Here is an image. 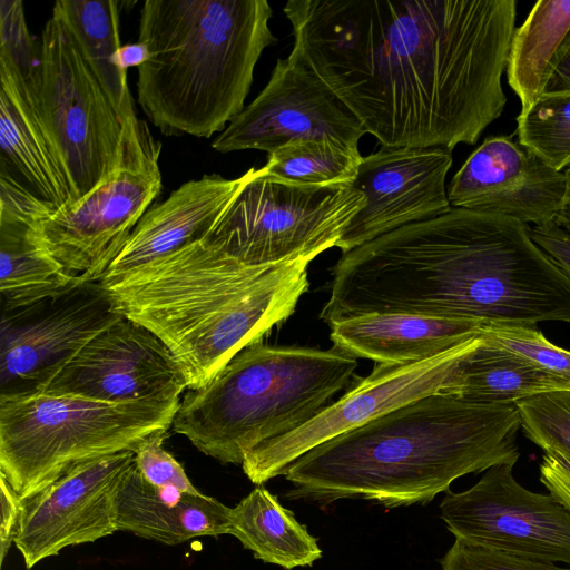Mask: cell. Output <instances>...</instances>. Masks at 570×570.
<instances>
[{"label":"cell","mask_w":570,"mask_h":570,"mask_svg":"<svg viewBox=\"0 0 570 570\" xmlns=\"http://www.w3.org/2000/svg\"><path fill=\"white\" fill-rule=\"evenodd\" d=\"M161 186L159 161L120 168L82 198L40 216V240L69 273L100 281Z\"/></svg>","instance_id":"4fadbf2b"},{"label":"cell","mask_w":570,"mask_h":570,"mask_svg":"<svg viewBox=\"0 0 570 570\" xmlns=\"http://www.w3.org/2000/svg\"><path fill=\"white\" fill-rule=\"evenodd\" d=\"M517 124L521 146L558 171L570 166V91L543 92Z\"/></svg>","instance_id":"f1b7e54d"},{"label":"cell","mask_w":570,"mask_h":570,"mask_svg":"<svg viewBox=\"0 0 570 570\" xmlns=\"http://www.w3.org/2000/svg\"><path fill=\"white\" fill-rule=\"evenodd\" d=\"M230 511L202 492L155 488L142 479L135 463L125 473L116 497L118 531L168 546L230 534Z\"/></svg>","instance_id":"603a6c76"},{"label":"cell","mask_w":570,"mask_h":570,"mask_svg":"<svg viewBox=\"0 0 570 570\" xmlns=\"http://www.w3.org/2000/svg\"><path fill=\"white\" fill-rule=\"evenodd\" d=\"M309 67L384 147L475 144L507 105L515 0H289Z\"/></svg>","instance_id":"6da1fadb"},{"label":"cell","mask_w":570,"mask_h":570,"mask_svg":"<svg viewBox=\"0 0 570 570\" xmlns=\"http://www.w3.org/2000/svg\"><path fill=\"white\" fill-rule=\"evenodd\" d=\"M520 429L515 404L436 392L304 453L282 473L292 484L286 495L321 505L428 503L463 475L515 465Z\"/></svg>","instance_id":"3957f363"},{"label":"cell","mask_w":570,"mask_h":570,"mask_svg":"<svg viewBox=\"0 0 570 570\" xmlns=\"http://www.w3.org/2000/svg\"><path fill=\"white\" fill-rule=\"evenodd\" d=\"M39 46L36 98L76 200L120 168L159 161L161 146L151 135L134 139L126 134L110 99L57 14L47 20Z\"/></svg>","instance_id":"ba28073f"},{"label":"cell","mask_w":570,"mask_h":570,"mask_svg":"<svg viewBox=\"0 0 570 570\" xmlns=\"http://www.w3.org/2000/svg\"><path fill=\"white\" fill-rule=\"evenodd\" d=\"M185 376L165 343L120 316L67 361L38 390L107 403L177 399Z\"/></svg>","instance_id":"9a60e30c"},{"label":"cell","mask_w":570,"mask_h":570,"mask_svg":"<svg viewBox=\"0 0 570 570\" xmlns=\"http://www.w3.org/2000/svg\"><path fill=\"white\" fill-rule=\"evenodd\" d=\"M230 534L266 563L286 570L322 557L317 540L264 487H256L230 511Z\"/></svg>","instance_id":"d4e9b609"},{"label":"cell","mask_w":570,"mask_h":570,"mask_svg":"<svg viewBox=\"0 0 570 570\" xmlns=\"http://www.w3.org/2000/svg\"><path fill=\"white\" fill-rule=\"evenodd\" d=\"M482 342L481 334L432 358L405 364H376L342 397L311 421L284 436L264 442L242 463L246 476L257 485L282 475L295 460L313 448L412 401L442 392L464 357Z\"/></svg>","instance_id":"30bf717a"},{"label":"cell","mask_w":570,"mask_h":570,"mask_svg":"<svg viewBox=\"0 0 570 570\" xmlns=\"http://www.w3.org/2000/svg\"><path fill=\"white\" fill-rule=\"evenodd\" d=\"M309 263L249 266L200 239L99 282L112 309L160 338L197 390L295 312Z\"/></svg>","instance_id":"277c9868"},{"label":"cell","mask_w":570,"mask_h":570,"mask_svg":"<svg viewBox=\"0 0 570 570\" xmlns=\"http://www.w3.org/2000/svg\"><path fill=\"white\" fill-rule=\"evenodd\" d=\"M452 153L441 147H384L363 157L352 186L365 197L336 247L347 253L406 225L452 207L445 180Z\"/></svg>","instance_id":"e0dca14e"},{"label":"cell","mask_w":570,"mask_h":570,"mask_svg":"<svg viewBox=\"0 0 570 570\" xmlns=\"http://www.w3.org/2000/svg\"><path fill=\"white\" fill-rule=\"evenodd\" d=\"M247 176V171L233 179L210 175L183 184L144 214L101 279L135 271L203 239Z\"/></svg>","instance_id":"44dd1931"},{"label":"cell","mask_w":570,"mask_h":570,"mask_svg":"<svg viewBox=\"0 0 570 570\" xmlns=\"http://www.w3.org/2000/svg\"><path fill=\"white\" fill-rule=\"evenodd\" d=\"M119 1L58 0L57 14L71 33L83 59L97 77L115 107L126 134L142 139L151 134L145 121L137 118L127 85V72L117 66L119 37Z\"/></svg>","instance_id":"cb8c5ba5"},{"label":"cell","mask_w":570,"mask_h":570,"mask_svg":"<svg viewBox=\"0 0 570 570\" xmlns=\"http://www.w3.org/2000/svg\"><path fill=\"white\" fill-rule=\"evenodd\" d=\"M135 452L125 451L73 466L40 492L20 499L13 543L27 570L67 548L118 531L116 497Z\"/></svg>","instance_id":"2e32d148"},{"label":"cell","mask_w":570,"mask_h":570,"mask_svg":"<svg viewBox=\"0 0 570 570\" xmlns=\"http://www.w3.org/2000/svg\"><path fill=\"white\" fill-rule=\"evenodd\" d=\"M177 399L107 403L75 396L0 395V474L20 499L29 498L76 465L132 451L166 433Z\"/></svg>","instance_id":"52a82bcc"},{"label":"cell","mask_w":570,"mask_h":570,"mask_svg":"<svg viewBox=\"0 0 570 570\" xmlns=\"http://www.w3.org/2000/svg\"><path fill=\"white\" fill-rule=\"evenodd\" d=\"M442 570H570L569 566L531 560L455 538L440 561Z\"/></svg>","instance_id":"1f68e13d"},{"label":"cell","mask_w":570,"mask_h":570,"mask_svg":"<svg viewBox=\"0 0 570 570\" xmlns=\"http://www.w3.org/2000/svg\"><path fill=\"white\" fill-rule=\"evenodd\" d=\"M0 563L4 562L6 556L13 543L14 533L20 514V498L12 490L8 481L0 474Z\"/></svg>","instance_id":"d590c367"},{"label":"cell","mask_w":570,"mask_h":570,"mask_svg":"<svg viewBox=\"0 0 570 570\" xmlns=\"http://www.w3.org/2000/svg\"><path fill=\"white\" fill-rule=\"evenodd\" d=\"M515 406L527 439L544 452L570 458V390L541 393Z\"/></svg>","instance_id":"f546056e"},{"label":"cell","mask_w":570,"mask_h":570,"mask_svg":"<svg viewBox=\"0 0 570 570\" xmlns=\"http://www.w3.org/2000/svg\"><path fill=\"white\" fill-rule=\"evenodd\" d=\"M566 189L554 222L570 233V166L564 169Z\"/></svg>","instance_id":"f35d334b"},{"label":"cell","mask_w":570,"mask_h":570,"mask_svg":"<svg viewBox=\"0 0 570 570\" xmlns=\"http://www.w3.org/2000/svg\"><path fill=\"white\" fill-rule=\"evenodd\" d=\"M240 189L203 238L249 266L313 261L336 247L365 197L352 185L305 186L249 168Z\"/></svg>","instance_id":"9c48e42d"},{"label":"cell","mask_w":570,"mask_h":570,"mask_svg":"<svg viewBox=\"0 0 570 570\" xmlns=\"http://www.w3.org/2000/svg\"><path fill=\"white\" fill-rule=\"evenodd\" d=\"M365 130L332 88L292 49L267 85L214 139L219 153L275 149L303 139H333L358 149Z\"/></svg>","instance_id":"7c38bea8"},{"label":"cell","mask_w":570,"mask_h":570,"mask_svg":"<svg viewBox=\"0 0 570 570\" xmlns=\"http://www.w3.org/2000/svg\"><path fill=\"white\" fill-rule=\"evenodd\" d=\"M564 189V173L546 165L513 136H489L454 174L448 197L452 208L539 226L554 220Z\"/></svg>","instance_id":"ac0fdd59"},{"label":"cell","mask_w":570,"mask_h":570,"mask_svg":"<svg viewBox=\"0 0 570 570\" xmlns=\"http://www.w3.org/2000/svg\"><path fill=\"white\" fill-rule=\"evenodd\" d=\"M515 218L451 208L343 253L320 317L373 312L570 324V277Z\"/></svg>","instance_id":"7a4b0ae2"},{"label":"cell","mask_w":570,"mask_h":570,"mask_svg":"<svg viewBox=\"0 0 570 570\" xmlns=\"http://www.w3.org/2000/svg\"><path fill=\"white\" fill-rule=\"evenodd\" d=\"M38 68L24 72L0 56V170L61 208L75 203L76 195L37 102Z\"/></svg>","instance_id":"ffe728a7"},{"label":"cell","mask_w":570,"mask_h":570,"mask_svg":"<svg viewBox=\"0 0 570 570\" xmlns=\"http://www.w3.org/2000/svg\"><path fill=\"white\" fill-rule=\"evenodd\" d=\"M165 433L145 439L135 451V464L142 479L155 488H173L183 493L200 491L191 483L183 465L163 446Z\"/></svg>","instance_id":"d6a6232c"},{"label":"cell","mask_w":570,"mask_h":570,"mask_svg":"<svg viewBox=\"0 0 570 570\" xmlns=\"http://www.w3.org/2000/svg\"><path fill=\"white\" fill-rule=\"evenodd\" d=\"M570 91V31L551 65L544 92Z\"/></svg>","instance_id":"8d00e7d4"},{"label":"cell","mask_w":570,"mask_h":570,"mask_svg":"<svg viewBox=\"0 0 570 570\" xmlns=\"http://www.w3.org/2000/svg\"><path fill=\"white\" fill-rule=\"evenodd\" d=\"M560 390H570V383L482 340L462 360L442 392L479 403L515 404L541 393Z\"/></svg>","instance_id":"484cf974"},{"label":"cell","mask_w":570,"mask_h":570,"mask_svg":"<svg viewBox=\"0 0 570 570\" xmlns=\"http://www.w3.org/2000/svg\"><path fill=\"white\" fill-rule=\"evenodd\" d=\"M52 204L0 170V293L2 314L57 297L83 282L47 250L36 220Z\"/></svg>","instance_id":"d6986e66"},{"label":"cell","mask_w":570,"mask_h":570,"mask_svg":"<svg viewBox=\"0 0 570 570\" xmlns=\"http://www.w3.org/2000/svg\"><path fill=\"white\" fill-rule=\"evenodd\" d=\"M513 468L493 466L470 489L449 490L440 503L445 527L484 548L570 567V511L550 493L522 487Z\"/></svg>","instance_id":"8fae6325"},{"label":"cell","mask_w":570,"mask_h":570,"mask_svg":"<svg viewBox=\"0 0 570 570\" xmlns=\"http://www.w3.org/2000/svg\"><path fill=\"white\" fill-rule=\"evenodd\" d=\"M480 321L373 312L330 326L333 345L376 364L405 365L438 356L481 334Z\"/></svg>","instance_id":"7402d4cb"},{"label":"cell","mask_w":570,"mask_h":570,"mask_svg":"<svg viewBox=\"0 0 570 570\" xmlns=\"http://www.w3.org/2000/svg\"><path fill=\"white\" fill-rule=\"evenodd\" d=\"M533 242L570 277V233L554 220L530 228Z\"/></svg>","instance_id":"e575fe53"},{"label":"cell","mask_w":570,"mask_h":570,"mask_svg":"<svg viewBox=\"0 0 570 570\" xmlns=\"http://www.w3.org/2000/svg\"><path fill=\"white\" fill-rule=\"evenodd\" d=\"M120 317L99 281L2 314L0 395L35 393L94 336Z\"/></svg>","instance_id":"5bb4252c"},{"label":"cell","mask_w":570,"mask_h":570,"mask_svg":"<svg viewBox=\"0 0 570 570\" xmlns=\"http://www.w3.org/2000/svg\"><path fill=\"white\" fill-rule=\"evenodd\" d=\"M363 156L333 139L288 142L271 154L263 166L275 179L305 186L352 185Z\"/></svg>","instance_id":"83f0119b"},{"label":"cell","mask_w":570,"mask_h":570,"mask_svg":"<svg viewBox=\"0 0 570 570\" xmlns=\"http://www.w3.org/2000/svg\"><path fill=\"white\" fill-rule=\"evenodd\" d=\"M539 472L548 492L570 511V458L558 452H544Z\"/></svg>","instance_id":"836d02e7"},{"label":"cell","mask_w":570,"mask_h":570,"mask_svg":"<svg viewBox=\"0 0 570 570\" xmlns=\"http://www.w3.org/2000/svg\"><path fill=\"white\" fill-rule=\"evenodd\" d=\"M356 357L328 350L255 342L206 385L188 390L173 421L177 434L222 463L240 464L257 445L301 428L350 385Z\"/></svg>","instance_id":"8992f818"},{"label":"cell","mask_w":570,"mask_h":570,"mask_svg":"<svg viewBox=\"0 0 570 570\" xmlns=\"http://www.w3.org/2000/svg\"><path fill=\"white\" fill-rule=\"evenodd\" d=\"M149 58L147 46L137 41L134 43L122 45L117 53V66L121 71L127 72L129 67H140Z\"/></svg>","instance_id":"74e56055"},{"label":"cell","mask_w":570,"mask_h":570,"mask_svg":"<svg viewBox=\"0 0 570 570\" xmlns=\"http://www.w3.org/2000/svg\"><path fill=\"white\" fill-rule=\"evenodd\" d=\"M570 31V0H539L514 31L507 78L529 109L544 92L552 61Z\"/></svg>","instance_id":"4316f807"},{"label":"cell","mask_w":570,"mask_h":570,"mask_svg":"<svg viewBox=\"0 0 570 570\" xmlns=\"http://www.w3.org/2000/svg\"><path fill=\"white\" fill-rule=\"evenodd\" d=\"M482 340L530 365L570 383V351L551 343L535 326L488 324Z\"/></svg>","instance_id":"4dcf8cb0"},{"label":"cell","mask_w":570,"mask_h":570,"mask_svg":"<svg viewBox=\"0 0 570 570\" xmlns=\"http://www.w3.org/2000/svg\"><path fill=\"white\" fill-rule=\"evenodd\" d=\"M266 0H146L137 100L166 136L209 138L242 110L263 51L276 39Z\"/></svg>","instance_id":"5b68a950"}]
</instances>
